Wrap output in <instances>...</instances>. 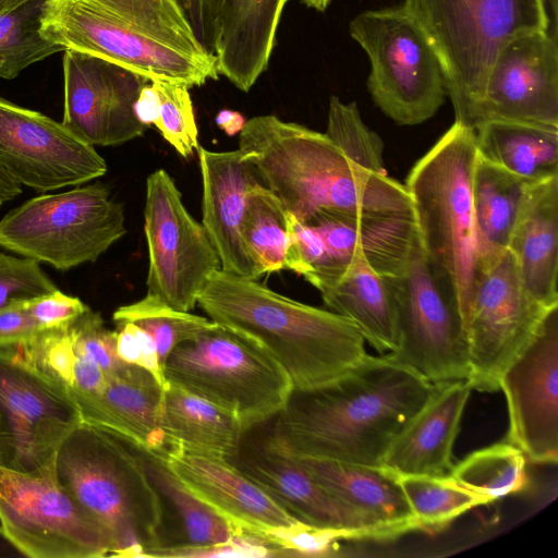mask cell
Segmentation results:
<instances>
[{"label":"cell","mask_w":558,"mask_h":558,"mask_svg":"<svg viewBox=\"0 0 558 558\" xmlns=\"http://www.w3.org/2000/svg\"><path fill=\"white\" fill-rule=\"evenodd\" d=\"M434 388L387 354H368L332 381L293 389L274 424L295 456L380 466Z\"/></svg>","instance_id":"6da1fadb"},{"label":"cell","mask_w":558,"mask_h":558,"mask_svg":"<svg viewBox=\"0 0 558 558\" xmlns=\"http://www.w3.org/2000/svg\"><path fill=\"white\" fill-rule=\"evenodd\" d=\"M239 150L262 184L303 223L322 214L377 215L412 211L401 183L347 158L325 134L274 114L247 120Z\"/></svg>","instance_id":"7a4b0ae2"},{"label":"cell","mask_w":558,"mask_h":558,"mask_svg":"<svg viewBox=\"0 0 558 558\" xmlns=\"http://www.w3.org/2000/svg\"><path fill=\"white\" fill-rule=\"evenodd\" d=\"M39 31L65 50L114 62L149 82L190 88L219 76L216 56L178 0H46Z\"/></svg>","instance_id":"3957f363"},{"label":"cell","mask_w":558,"mask_h":558,"mask_svg":"<svg viewBox=\"0 0 558 558\" xmlns=\"http://www.w3.org/2000/svg\"><path fill=\"white\" fill-rule=\"evenodd\" d=\"M197 304L209 319L269 353L293 389L332 381L368 356L365 339L351 320L281 295L257 279L218 269Z\"/></svg>","instance_id":"277c9868"},{"label":"cell","mask_w":558,"mask_h":558,"mask_svg":"<svg viewBox=\"0 0 558 558\" xmlns=\"http://www.w3.org/2000/svg\"><path fill=\"white\" fill-rule=\"evenodd\" d=\"M53 470L109 535L110 556L149 557L166 546L161 499L131 442L83 421L59 447Z\"/></svg>","instance_id":"5b68a950"},{"label":"cell","mask_w":558,"mask_h":558,"mask_svg":"<svg viewBox=\"0 0 558 558\" xmlns=\"http://www.w3.org/2000/svg\"><path fill=\"white\" fill-rule=\"evenodd\" d=\"M477 156L474 130L454 121L403 184L421 244L453 295L461 320L481 275L472 204Z\"/></svg>","instance_id":"8992f818"},{"label":"cell","mask_w":558,"mask_h":558,"mask_svg":"<svg viewBox=\"0 0 558 558\" xmlns=\"http://www.w3.org/2000/svg\"><path fill=\"white\" fill-rule=\"evenodd\" d=\"M442 69L456 122L475 130L485 81L513 38L549 29L545 0H404Z\"/></svg>","instance_id":"52a82bcc"},{"label":"cell","mask_w":558,"mask_h":558,"mask_svg":"<svg viewBox=\"0 0 558 558\" xmlns=\"http://www.w3.org/2000/svg\"><path fill=\"white\" fill-rule=\"evenodd\" d=\"M163 373L169 384L221 408L245 429L279 413L293 390L269 353L218 324L178 344Z\"/></svg>","instance_id":"ba28073f"},{"label":"cell","mask_w":558,"mask_h":558,"mask_svg":"<svg viewBox=\"0 0 558 558\" xmlns=\"http://www.w3.org/2000/svg\"><path fill=\"white\" fill-rule=\"evenodd\" d=\"M366 52L367 90L375 105L399 125H417L442 106L447 87L427 36L403 4L367 10L349 24Z\"/></svg>","instance_id":"9c48e42d"},{"label":"cell","mask_w":558,"mask_h":558,"mask_svg":"<svg viewBox=\"0 0 558 558\" xmlns=\"http://www.w3.org/2000/svg\"><path fill=\"white\" fill-rule=\"evenodd\" d=\"M125 233L123 206L96 182L10 210L0 220V247L69 270L97 260Z\"/></svg>","instance_id":"30bf717a"},{"label":"cell","mask_w":558,"mask_h":558,"mask_svg":"<svg viewBox=\"0 0 558 558\" xmlns=\"http://www.w3.org/2000/svg\"><path fill=\"white\" fill-rule=\"evenodd\" d=\"M395 298L398 344L386 353L432 384L468 380V342L453 295L426 255L418 234L387 274Z\"/></svg>","instance_id":"8fae6325"},{"label":"cell","mask_w":558,"mask_h":558,"mask_svg":"<svg viewBox=\"0 0 558 558\" xmlns=\"http://www.w3.org/2000/svg\"><path fill=\"white\" fill-rule=\"evenodd\" d=\"M0 531L29 558L110 556L107 532L60 485L53 465L35 473L0 466Z\"/></svg>","instance_id":"7c38bea8"},{"label":"cell","mask_w":558,"mask_h":558,"mask_svg":"<svg viewBox=\"0 0 558 558\" xmlns=\"http://www.w3.org/2000/svg\"><path fill=\"white\" fill-rule=\"evenodd\" d=\"M83 422L69 388L16 350L0 347V466L35 473L53 465L68 435Z\"/></svg>","instance_id":"4fadbf2b"},{"label":"cell","mask_w":558,"mask_h":558,"mask_svg":"<svg viewBox=\"0 0 558 558\" xmlns=\"http://www.w3.org/2000/svg\"><path fill=\"white\" fill-rule=\"evenodd\" d=\"M553 308L527 291L509 250L481 271L462 320L471 366L466 381L472 390L499 389L502 373L533 340Z\"/></svg>","instance_id":"5bb4252c"},{"label":"cell","mask_w":558,"mask_h":558,"mask_svg":"<svg viewBox=\"0 0 558 558\" xmlns=\"http://www.w3.org/2000/svg\"><path fill=\"white\" fill-rule=\"evenodd\" d=\"M144 233L148 247L146 286L170 306L191 312L219 257L203 227L185 208L163 169L146 180Z\"/></svg>","instance_id":"9a60e30c"},{"label":"cell","mask_w":558,"mask_h":558,"mask_svg":"<svg viewBox=\"0 0 558 558\" xmlns=\"http://www.w3.org/2000/svg\"><path fill=\"white\" fill-rule=\"evenodd\" d=\"M226 461L302 523L360 531L374 541L400 536L315 481L283 445L274 416L246 428L234 453Z\"/></svg>","instance_id":"2e32d148"},{"label":"cell","mask_w":558,"mask_h":558,"mask_svg":"<svg viewBox=\"0 0 558 558\" xmlns=\"http://www.w3.org/2000/svg\"><path fill=\"white\" fill-rule=\"evenodd\" d=\"M0 165L38 193L77 186L106 174L95 147L62 122L0 97Z\"/></svg>","instance_id":"e0dca14e"},{"label":"cell","mask_w":558,"mask_h":558,"mask_svg":"<svg viewBox=\"0 0 558 558\" xmlns=\"http://www.w3.org/2000/svg\"><path fill=\"white\" fill-rule=\"evenodd\" d=\"M62 123L93 146L120 145L146 130L136 102L149 81L106 59L63 51Z\"/></svg>","instance_id":"ac0fdd59"},{"label":"cell","mask_w":558,"mask_h":558,"mask_svg":"<svg viewBox=\"0 0 558 558\" xmlns=\"http://www.w3.org/2000/svg\"><path fill=\"white\" fill-rule=\"evenodd\" d=\"M499 389L507 399V442L526 460L558 461V306L545 317L537 333L506 368Z\"/></svg>","instance_id":"d6986e66"},{"label":"cell","mask_w":558,"mask_h":558,"mask_svg":"<svg viewBox=\"0 0 558 558\" xmlns=\"http://www.w3.org/2000/svg\"><path fill=\"white\" fill-rule=\"evenodd\" d=\"M487 120L558 126L557 32L520 35L499 51L485 81L476 128Z\"/></svg>","instance_id":"ffe728a7"},{"label":"cell","mask_w":558,"mask_h":558,"mask_svg":"<svg viewBox=\"0 0 558 558\" xmlns=\"http://www.w3.org/2000/svg\"><path fill=\"white\" fill-rule=\"evenodd\" d=\"M202 177V225L219 257L220 269L236 276H260L242 234L250 190L262 183L240 150L198 147Z\"/></svg>","instance_id":"44dd1931"},{"label":"cell","mask_w":558,"mask_h":558,"mask_svg":"<svg viewBox=\"0 0 558 558\" xmlns=\"http://www.w3.org/2000/svg\"><path fill=\"white\" fill-rule=\"evenodd\" d=\"M70 392L84 422L166 459L174 452L163 425L165 390L144 368L125 364L100 392Z\"/></svg>","instance_id":"7402d4cb"},{"label":"cell","mask_w":558,"mask_h":558,"mask_svg":"<svg viewBox=\"0 0 558 558\" xmlns=\"http://www.w3.org/2000/svg\"><path fill=\"white\" fill-rule=\"evenodd\" d=\"M167 461L198 499L239 532L265 534L300 522L223 459L175 451Z\"/></svg>","instance_id":"603a6c76"},{"label":"cell","mask_w":558,"mask_h":558,"mask_svg":"<svg viewBox=\"0 0 558 558\" xmlns=\"http://www.w3.org/2000/svg\"><path fill=\"white\" fill-rule=\"evenodd\" d=\"M471 391L466 380L435 384L427 401L389 446L383 465L397 475L449 474Z\"/></svg>","instance_id":"cb8c5ba5"},{"label":"cell","mask_w":558,"mask_h":558,"mask_svg":"<svg viewBox=\"0 0 558 558\" xmlns=\"http://www.w3.org/2000/svg\"><path fill=\"white\" fill-rule=\"evenodd\" d=\"M508 250L527 291L544 306H558V175L530 184Z\"/></svg>","instance_id":"d4e9b609"},{"label":"cell","mask_w":558,"mask_h":558,"mask_svg":"<svg viewBox=\"0 0 558 558\" xmlns=\"http://www.w3.org/2000/svg\"><path fill=\"white\" fill-rule=\"evenodd\" d=\"M325 304L351 320L379 354L398 344L397 306L386 279L362 255L336 267L311 282Z\"/></svg>","instance_id":"484cf974"},{"label":"cell","mask_w":558,"mask_h":558,"mask_svg":"<svg viewBox=\"0 0 558 558\" xmlns=\"http://www.w3.org/2000/svg\"><path fill=\"white\" fill-rule=\"evenodd\" d=\"M287 0H222L215 48L218 73L248 92L268 66Z\"/></svg>","instance_id":"4316f807"},{"label":"cell","mask_w":558,"mask_h":558,"mask_svg":"<svg viewBox=\"0 0 558 558\" xmlns=\"http://www.w3.org/2000/svg\"><path fill=\"white\" fill-rule=\"evenodd\" d=\"M293 456L330 493L369 513L400 536L421 530L398 482V475L386 466Z\"/></svg>","instance_id":"83f0119b"},{"label":"cell","mask_w":558,"mask_h":558,"mask_svg":"<svg viewBox=\"0 0 558 558\" xmlns=\"http://www.w3.org/2000/svg\"><path fill=\"white\" fill-rule=\"evenodd\" d=\"M474 132L481 158L530 182L558 175V126L487 120Z\"/></svg>","instance_id":"f1b7e54d"},{"label":"cell","mask_w":558,"mask_h":558,"mask_svg":"<svg viewBox=\"0 0 558 558\" xmlns=\"http://www.w3.org/2000/svg\"><path fill=\"white\" fill-rule=\"evenodd\" d=\"M163 425L174 452L223 460L234 453L245 430L232 414L171 384L163 395Z\"/></svg>","instance_id":"f546056e"},{"label":"cell","mask_w":558,"mask_h":558,"mask_svg":"<svg viewBox=\"0 0 558 558\" xmlns=\"http://www.w3.org/2000/svg\"><path fill=\"white\" fill-rule=\"evenodd\" d=\"M531 183L477 156L472 204L481 271L508 250L522 198Z\"/></svg>","instance_id":"4dcf8cb0"},{"label":"cell","mask_w":558,"mask_h":558,"mask_svg":"<svg viewBox=\"0 0 558 558\" xmlns=\"http://www.w3.org/2000/svg\"><path fill=\"white\" fill-rule=\"evenodd\" d=\"M133 447L161 499L165 520L170 513L175 523L178 538L173 546L215 545L240 533L182 483L166 458Z\"/></svg>","instance_id":"1f68e13d"},{"label":"cell","mask_w":558,"mask_h":558,"mask_svg":"<svg viewBox=\"0 0 558 558\" xmlns=\"http://www.w3.org/2000/svg\"><path fill=\"white\" fill-rule=\"evenodd\" d=\"M525 464L523 452L504 441L471 452L449 474L487 505L525 488Z\"/></svg>","instance_id":"d6a6232c"},{"label":"cell","mask_w":558,"mask_h":558,"mask_svg":"<svg viewBox=\"0 0 558 558\" xmlns=\"http://www.w3.org/2000/svg\"><path fill=\"white\" fill-rule=\"evenodd\" d=\"M242 234L259 276L286 269L288 211L262 183L247 194Z\"/></svg>","instance_id":"836d02e7"},{"label":"cell","mask_w":558,"mask_h":558,"mask_svg":"<svg viewBox=\"0 0 558 558\" xmlns=\"http://www.w3.org/2000/svg\"><path fill=\"white\" fill-rule=\"evenodd\" d=\"M398 482L423 531L442 530L468 510L485 505L450 474L398 475Z\"/></svg>","instance_id":"e575fe53"},{"label":"cell","mask_w":558,"mask_h":558,"mask_svg":"<svg viewBox=\"0 0 558 558\" xmlns=\"http://www.w3.org/2000/svg\"><path fill=\"white\" fill-rule=\"evenodd\" d=\"M112 319L116 324L132 323L148 332L156 343L162 367L178 344L217 325L207 317L177 310L149 292L134 303L118 307Z\"/></svg>","instance_id":"d590c367"},{"label":"cell","mask_w":558,"mask_h":558,"mask_svg":"<svg viewBox=\"0 0 558 558\" xmlns=\"http://www.w3.org/2000/svg\"><path fill=\"white\" fill-rule=\"evenodd\" d=\"M46 0H32L0 14V77L13 80L29 65L65 49L45 38L40 16Z\"/></svg>","instance_id":"8d00e7d4"},{"label":"cell","mask_w":558,"mask_h":558,"mask_svg":"<svg viewBox=\"0 0 558 558\" xmlns=\"http://www.w3.org/2000/svg\"><path fill=\"white\" fill-rule=\"evenodd\" d=\"M325 134L353 163L369 172L387 175L384 142L364 124L356 102L347 104L331 96Z\"/></svg>","instance_id":"74e56055"},{"label":"cell","mask_w":558,"mask_h":558,"mask_svg":"<svg viewBox=\"0 0 558 558\" xmlns=\"http://www.w3.org/2000/svg\"><path fill=\"white\" fill-rule=\"evenodd\" d=\"M149 83L157 108L154 125L181 156H191L199 144L189 87L159 80Z\"/></svg>","instance_id":"f35d334b"},{"label":"cell","mask_w":558,"mask_h":558,"mask_svg":"<svg viewBox=\"0 0 558 558\" xmlns=\"http://www.w3.org/2000/svg\"><path fill=\"white\" fill-rule=\"evenodd\" d=\"M15 348L26 361L69 388L77 359L69 326L41 329L33 339Z\"/></svg>","instance_id":"ab89813d"},{"label":"cell","mask_w":558,"mask_h":558,"mask_svg":"<svg viewBox=\"0 0 558 558\" xmlns=\"http://www.w3.org/2000/svg\"><path fill=\"white\" fill-rule=\"evenodd\" d=\"M57 289L38 262L0 252V311L29 302Z\"/></svg>","instance_id":"60d3db41"},{"label":"cell","mask_w":558,"mask_h":558,"mask_svg":"<svg viewBox=\"0 0 558 558\" xmlns=\"http://www.w3.org/2000/svg\"><path fill=\"white\" fill-rule=\"evenodd\" d=\"M69 329L75 353L97 364L107 376L125 365L117 355V331L106 328L99 313L89 308Z\"/></svg>","instance_id":"b9f144b4"},{"label":"cell","mask_w":558,"mask_h":558,"mask_svg":"<svg viewBox=\"0 0 558 558\" xmlns=\"http://www.w3.org/2000/svg\"><path fill=\"white\" fill-rule=\"evenodd\" d=\"M265 535L272 543L289 551L292 557L330 556L341 541L367 539L366 535L360 531L319 527L302 522L271 530Z\"/></svg>","instance_id":"7bdbcfd3"},{"label":"cell","mask_w":558,"mask_h":558,"mask_svg":"<svg viewBox=\"0 0 558 558\" xmlns=\"http://www.w3.org/2000/svg\"><path fill=\"white\" fill-rule=\"evenodd\" d=\"M149 557L210 558V557H292L265 534L240 532L227 542L207 546H168L156 549Z\"/></svg>","instance_id":"ee69618b"},{"label":"cell","mask_w":558,"mask_h":558,"mask_svg":"<svg viewBox=\"0 0 558 558\" xmlns=\"http://www.w3.org/2000/svg\"><path fill=\"white\" fill-rule=\"evenodd\" d=\"M116 326L118 357L125 364L136 365L147 371L166 391L170 384L165 376L151 336L132 323H120Z\"/></svg>","instance_id":"f6af8a7d"},{"label":"cell","mask_w":558,"mask_h":558,"mask_svg":"<svg viewBox=\"0 0 558 558\" xmlns=\"http://www.w3.org/2000/svg\"><path fill=\"white\" fill-rule=\"evenodd\" d=\"M25 306L40 329L69 326L89 310L78 298L58 289L25 303Z\"/></svg>","instance_id":"bcb514c9"},{"label":"cell","mask_w":558,"mask_h":558,"mask_svg":"<svg viewBox=\"0 0 558 558\" xmlns=\"http://www.w3.org/2000/svg\"><path fill=\"white\" fill-rule=\"evenodd\" d=\"M202 45L213 54L219 31L222 0H178Z\"/></svg>","instance_id":"7dc6e473"},{"label":"cell","mask_w":558,"mask_h":558,"mask_svg":"<svg viewBox=\"0 0 558 558\" xmlns=\"http://www.w3.org/2000/svg\"><path fill=\"white\" fill-rule=\"evenodd\" d=\"M39 330L41 329L28 313L25 303L0 311V347L25 343Z\"/></svg>","instance_id":"c3c4849f"},{"label":"cell","mask_w":558,"mask_h":558,"mask_svg":"<svg viewBox=\"0 0 558 558\" xmlns=\"http://www.w3.org/2000/svg\"><path fill=\"white\" fill-rule=\"evenodd\" d=\"M22 194V186L0 165V207Z\"/></svg>","instance_id":"681fc988"},{"label":"cell","mask_w":558,"mask_h":558,"mask_svg":"<svg viewBox=\"0 0 558 558\" xmlns=\"http://www.w3.org/2000/svg\"><path fill=\"white\" fill-rule=\"evenodd\" d=\"M216 120L218 125L228 135H234L236 133H240L245 123L241 114L228 110L220 111Z\"/></svg>","instance_id":"f907efd6"},{"label":"cell","mask_w":558,"mask_h":558,"mask_svg":"<svg viewBox=\"0 0 558 558\" xmlns=\"http://www.w3.org/2000/svg\"><path fill=\"white\" fill-rule=\"evenodd\" d=\"M32 0H0V14L11 12Z\"/></svg>","instance_id":"816d5d0a"},{"label":"cell","mask_w":558,"mask_h":558,"mask_svg":"<svg viewBox=\"0 0 558 558\" xmlns=\"http://www.w3.org/2000/svg\"><path fill=\"white\" fill-rule=\"evenodd\" d=\"M287 1H291V0H287ZM303 4H305L306 7L311 8V9H314L316 11H319V12H324L331 0H296Z\"/></svg>","instance_id":"f5cc1de1"},{"label":"cell","mask_w":558,"mask_h":558,"mask_svg":"<svg viewBox=\"0 0 558 558\" xmlns=\"http://www.w3.org/2000/svg\"><path fill=\"white\" fill-rule=\"evenodd\" d=\"M0 534H1V531H0Z\"/></svg>","instance_id":"db71d44e"}]
</instances>
